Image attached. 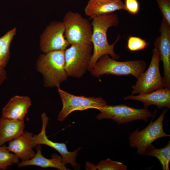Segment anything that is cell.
Returning a JSON list of instances; mask_svg holds the SVG:
<instances>
[{"instance_id": "6da1fadb", "label": "cell", "mask_w": 170, "mask_h": 170, "mask_svg": "<svg viewBox=\"0 0 170 170\" xmlns=\"http://www.w3.org/2000/svg\"><path fill=\"white\" fill-rule=\"evenodd\" d=\"M91 23L93 34L92 43L93 49L92 56L88 70L90 71L99 59L105 54L110 55L112 58L117 60L119 56L114 50L115 45L119 41L121 36L118 35L115 41L112 44L109 43L107 36L108 29L112 26H117L119 22L117 14L108 13L95 17L92 18Z\"/></svg>"}, {"instance_id": "7a4b0ae2", "label": "cell", "mask_w": 170, "mask_h": 170, "mask_svg": "<svg viewBox=\"0 0 170 170\" xmlns=\"http://www.w3.org/2000/svg\"><path fill=\"white\" fill-rule=\"evenodd\" d=\"M65 50L53 51L40 55L36 69L42 75L46 87H60L68 76L65 68Z\"/></svg>"}, {"instance_id": "3957f363", "label": "cell", "mask_w": 170, "mask_h": 170, "mask_svg": "<svg viewBox=\"0 0 170 170\" xmlns=\"http://www.w3.org/2000/svg\"><path fill=\"white\" fill-rule=\"evenodd\" d=\"M146 67V63L142 60L119 61L111 58L108 54H105L100 58L90 72L97 78L105 74L132 75L137 79L144 72Z\"/></svg>"}, {"instance_id": "277c9868", "label": "cell", "mask_w": 170, "mask_h": 170, "mask_svg": "<svg viewBox=\"0 0 170 170\" xmlns=\"http://www.w3.org/2000/svg\"><path fill=\"white\" fill-rule=\"evenodd\" d=\"M64 36L70 44H91L93 34L91 23L78 12L68 11L63 21Z\"/></svg>"}, {"instance_id": "5b68a950", "label": "cell", "mask_w": 170, "mask_h": 170, "mask_svg": "<svg viewBox=\"0 0 170 170\" xmlns=\"http://www.w3.org/2000/svg\"><path fill=\"white\" fill-rule=\"evenodd\" d=\"M168 110L165 109L157 119L154 122L151 121L147 126L141 131L137 128L130 133L128 138L129 143L131 147L137 148L139 155L143 156L147 148L156 140L162 137H170L163 129V123L165 114Z\"/></svg>"}, {"instance_id": "8992f818", "label": "cell", "mask_w": 170, "mask_h": 170, "mask_svg": "<svg viewBox=\"0 0 170 170\" xmlns=\"http://www.w3.org/2000/svg\"><path fill=\"white\" fill-rule=\"evenodd\" d=\"M93 49L92 44H84L71 45L65 50V68L68 76L80 78L83 76L88 70Z\"/></svg>"}, {"instance_id": "52a82bcc", "label": "cell", "mask_w": 170, "mask_h": 170, "mask_svg": "<svg viewBox=\"0 0 170 170\" xmlns=\"http://www.w3.org/2000/svg\"><path fill=\"white\" fill-rule=\"evenodd\" d=\"M99 110L100 113L96 116L98 120L110 119L119 125L138 120L147 122L149 118L153 116L147 108L137 109L125 105H106Z\"/></svg>"}, {"instance_id": "ba28073f", "label": "cell", "mask_w": 170, "mask_h": 170, "mask_svg": "<svg viewBox=\"0 0 170 170\" xmlns=\"http://www.w3.org/2000/svg\"><path fill=\"white\" fill-rule=\"evenodd\" d=\"M160 61L158 51L154 48L148 68L140 75L135 84L131 87L132 94L148 93L165 87L163 77L160 71Z\"/></svg>"}, {"instance_id": "9c48e42d", "label": "cell", "mask_w": 170, "mask_h": 170, "mask_svg": "<svg viewBox=\"0 0 170 170\" xmlns=\"http://www.w3.org/2000/svg\"><path fill=\"white\" fill-rule=\"evenodd\" d=\"M58 92L61 99L63 107L57 117L59 121H63L74 111L84 110L90 109L99 110L107 105L106 101L101 97H86L76 96L58 87Z\"/></svg>"}, {"instance_id": "30bf717a", "label": "cell", "mask_w": 170, "mask_h": 170, "mask_svg": "<svg viewBox=\"0 0 170 170\" xmlns=\"http://www.w3.org/2000/svg\"><path fill=\"white\" fill-rule=\"evenodd\" d=\"M42 127L40 132L37 134L33 135L32 138L34 147L39 144H43L49 146L58 151L61 155L62 162L65 165L68 163L71 164L76 170H78L80 166L76 162L78 152L82 148H79L72 152L69 151L66 144L64 143L54 142L48 139L46 134V128L49 121V118L45 113L41 115Z\"/></svg>"}, {"instance_id": "8fae6325", "label": "cell", "mask_w": 170, "mask_h": 170, "mask_svg": "<svg viewBox=\"0 0 170 170\" xmlns=\"http://www.w3.org/2000/svg\"><path fill=\"white\" fill-rule=\"evenodd\" d=\"M63 22L53 21L45 28L40 39V47L43 53L58 50H65L69 43L65 36Z\"/></svg>"}, {"instance_id": "7c38bea8", "label": "cell", "mask_w": 170, "mask_h": 170, "mask_svg": "<svg viewBox=\"0 0 170 170\" xmlns=\"http://www.w3.org/2000/svg\"><path fill=\"white\" fill-rule=\"evenodd\" d=\"M160 36L154 43L163 64V78L165 87L170 88V26L163 18L160 28Z\"/></svg>"}, {"instance_id": "4fadbf2b", "label": "cell", "mask_w": 170, "mask_h": 170, "mask_svg": "<svg viewBox=\"0 0 170 170\" xmlns=\"http://www.w3.org/2000/svg\"><path fill=\"white\" fill-rule=\"evenodd\" d=\"M123 99L140 101L145 108L154 105L157 106L158 109L163 107L170 109V88L163 87L148 93L129 95L124 97Z\"/></svg>"}, {"instance_id": "5bb4252c", "label": "cell", "mask_w": 170, "mask_h": 170, "mask_svg": "<svg viewBox=\"0 0 170 170\" xmlns=\"http://www.w3.org/2000/svg\"><path fill=\"white\" fill-rule=\"evenodd\" d=\"M32 133L24 131L20 136L9 142L7 148L22 161L32 158L35 155L32 138Z\"/></svg>"}, {"instance_id": "9a60e30c", "label": "cell", "mask_w": 170, "mask_h": 170, "mask_svg": "<svg viewBox=\"0 0 170 170\" xmlns=\"http://www.w3.org/2000/svg\"><path fill=\"white\" fill-rule=\"evenodd\" d=\"M31 102L27 96H15L3 108L2 117L10 120H24Z\"/></svg>"}, {"instance_id": "2e32d148", "label": "cell", "mask_w": 170, "mask_h": 170, "mask_svg": "<svg viewBox=\"0 0 170 170\" xmlns=\"http://www.w3.org/2000/svg\"><path fill=\"white\" fill-rule=\"evenodd\" d=\"M121 9L126 10L122 0H89L84 8V12L92 19Z\"/></svg>"}, {"instance_id": "e0dca14e", "label": "cell", "mask_w": 170, "mask_h": 170, "mask_svg": "<svg viewBox=\"0 0 170 170\" xmlns=\"http://www.w3.org/2000/svg\"><path fill=\"white\" fill-rule=\"evenodd\" d=\"M36 147L37 152L35 156L30 160L19 162L17 164L19 168L33 166L44 169L47 167H52L60 170H70L63 163L61 156L54 153L52 154L51 159L46 158L42 155L41 145L39 144Z\"/></svg>"}, {"instance_id": "ac0fdd59", "label": "cell", "mask_w": 170, "mask_h": 170, "mask_svg": "<svg viewBox=\"0 0 170 170\" xmlns=\"http://www.w3.org/2000/svg\"><path fill=\"white\" fill-rule=\"evenodd\" d=\"M24 120H10L0 117V145L18 137L24 132Z\"/></svg>"}, {"instance_id": "d6986e66", "label": "cell", "mask_w": 170, "mask_h": 170, "mask_svg": "<svg viewBox=\"0 0 170 170\" xmlns=\"http://www.w3.org/2000/svg\"><path fill=\"white\" fill-rule=\"evenodd\" d=\"M143 156L155 157L160 162L163 170H169L170 141H168L165 147L161 149L156 148L151 144L146 150Z\"/></svg>"}, {"instance_id": "ffe728a7", "label": "cell", "mask_w": 170, "mask_h": 170, "mask_svg": "<svg viewBox=\"0 0 170 170\" xmlns=\"http://www.w3.org/2000/svg\"><path fill=\"white\" fill-rule=\"evenodd\" d=\"M16 31V28H14L0 37V67L4 68L9 61L10 45Z\"/></svg>"}, {"instance_id": "44dd1931", "label": "cell", "mask_w": 170, "mask_h": 170, "mask_svg": "<svg viewBox=\"0 0 170 170\" xmlns=\"http://www.w3.org/2000/svg\"><path fill=\"white\" fill-rule=\"evenodd\" d=\"M20 159L10 152L5 145H0V170H6L8 167L18 164Z\"/></svg>"}, {"instance_id": "7402d4cb", "label": "cell", "mask_w": 170, "mask_h": 170, "mask_svg": "<svg viewBox=\"0 0 170 170\" xmlns=\"http://www.w3.org/2000/svg\"><path fill=\"white\" fill-rule=\"evenodd\" d=\"M96 170H126L127 167L122 163L112 160L108 158L103 160L96 165H95Z\"/></svg>"}, {"instance_id": "603a6c76", "label": "cell", "mask_w": 170, "mask_h": 170, "mask_svg": "<svg viewBox=\"0 0 170 170\" xmlns=\"http://www.w3.org/2000/svg\"><path fill=\"white\" fill-rule=\"evenodd\" d=\"M148 45V43L144 40L138 37L130 36L127 42V48L131 51L144 49Z\"/></svg>"}, {"instance_id": "cb8c5ba5", "label": "cell", "mask_w": 170, "mask_h": 170, "mask_svg": "<svg viewBox=\"0 0 170 170\" xmlns=\"http://www.w3.org/2000/svg\"><path fill=\"white\" fill-rule=\"evenodd\" d=\"M163 19L170 26V0H156Z\"/></svg>"}, {"instance_id": "d4e9b609", "label": "cell", "mask_w": 170, "mask_h": 170, "mask_svg": "<svg viewBox=\"0 0 170 170\" xmlns=\"http://www.w3.org/2000/svg\"><path fill=\"white\" fill-rule=\"evenodd\" d=\"M126 10L132 14H136L139 10V4L137 0H125Z\"/></svg>"}, {"instance_id": "484cf974", "label": "cell", "mask_w": 170, "mask_h": 170, "mask_svg": "<svg viewBox=\"0 0 170 170\" xmlns=\"http://www.w3.org/2000/svg\"><path fill=\"white\" fill-rule=\"evenodd\" d=\"M7 73L4 68L0 67V86L7 78Z\"/></svg>"}, {"instance_id": "4316f807", "label": "cell", "mask_w": 170, "mask_h": 170, "mask_svg": "<svg viewBox=\"0 0 170 170\" xmlns=\"http://www.w3.org/2000/svg\"><path fill=\"white\" fill-rule=\"evenodd\" d=\"M85 168L87 170H96L95 165L90 162H87Z\"/></svg>"}]
</instances>
